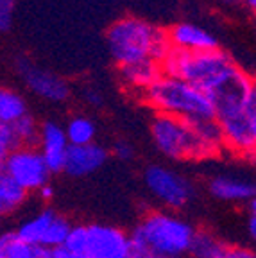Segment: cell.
Returning <instances> with one entry per match:
<instances>
[{
  "label": "cell",
  "mask_w": 256,
  "mask_h": 258,
  "mask_svg": "<svg viewBox=\"0 0 256 258\" xmlns=\"http://www.w3.org/2000/svg\"><path fill=\"white\" fill-rule=\"evenodd\" d=\"M196 226L168 210L147 212L133 228V253L152 254L160 258H183L192 246Z\"/></svg>",
  "instance_id": "cell-1"
},
{
  "label": "cell",
  "mask_w": 256,
  "mask_h": 258,
  "mask_svg": "<svg viewBox=\"0 0 256 258\" xmlns=\"http://www.w3.org/2000/svg\"><path fill=\"white\" fill-rule=\"evenodd\" d=\"M109 54L118 67L151 59L161 63L170 50L167 31L138 16H124L106 32Z\"/></svg>",
  "instance_id": "cell-2"
},
{
  "label": "cell",
  "mask_w": 256,
  "mask_h": 258,
  "mask_svg": "<svg viewBox=\"0 0 256 258\" xmlns=\"http://www.w3.org/2000/svg\"><path fill=\"white\" fill-rule=\"evenodd\" d=\"M140 99L158 115L183 118V120H210L215 118L210 97L176 77L161 76L140 95Z\"/></svg>",
  "instance_id": "cell-3"
},
{
  "label": "cell",
  "mask_w": 256,
  "mask_h": 258,
  "mask_svg": "<svg viewBox=\"0 0 256 258\" xmlns=\"http://www.w3.org/2000/svg\"><path fill=\"white\" fill-rule=\"evenodd\" d=\"M236 64L233 56L222 48L204 50V52H184L170 48L160 63L161 76L176 77L197 86L204 93L217 85Z\"/></svg>",
  "instance_id": "cell-4"
},
{
  "label": "cell",
  "mask_w": 256,
  "mask_h": 258,
  "mask_svg": "<svg viewBox=\"0 0 256 258\" xmlns=\"http://www.w3.org/2000/svg\"><path fill=\"white\" fill-rule=\"evenodd\" d=\"M151 138L160 154L172 161H196L215 158L208 145L204 144L194 120L154 115L151 120Z\"/></svg>",
  "instance_id": "cell-5"
},
{
  "label": "cell",
  "mask_w": 256,
  "mask_h": 258,
  "mask_svg": "<svg viewBox=\"0 0 256 258\" xmlns=\"http://www.w3.org/2000/svg\"><path fill=\"white\" fill-rule=\"evenodd\" d=\"M144 183L154 201L168 212L186 208L196 199V185L184 174L167 165H149L144 170Z\"/></svg>",
  "instance_id": "cell-6"
},
{
  "label": "cell",
  "mask_w": 256,
  "mask_h": 258,
  "mask_svg": "<svg viewBox=\"0 0 256 258\" xmlns=\"http://www.w3.org/2000/svg\"><path fill=\"white\" fill-rule=\"evenodd\" d=\"M2 170L27 194L48 185L52 176L36 147H15L6 158Z\"/></svg>",
  "instance_id": "cell-7"
},
{
  "label": "cell",
  "mask_w": 256,
  "mask_h": 258,
  "mask_svg": "<svg viewBox=\"0 0 256 258\" xmlns=\"http://www.w3.org/2000/svg\"><path fill=\"white\" fill-rule=\"evenodd\" d=\"M84 254L88 258H129L133 254L129 233L111 224H86Z\"/></svg>",
  "instance_id": "cell-8"
},
{
  "label": "cell",
  "mask_w": 256,
  "mask_h": 258,
  "mask_svg": "<svg viewBox=\"0 0 256 258\" xmlns=\"http://www.w3.org/2000/svg\"><path fill=\"white\" fill-rule=\"evenodd\" d=\"M18 72H20L25 86L45 101L65 102L70 97V86L63 77L40 69L36 64H32L31 61H18Z\"/></svg>",
  "instance_id": "cell-9"
},
{
  "label": "cell",
  "mask_w": 256,
  "mask_h": 258,
  "mask_svg": "<svg viewBox=\"0 0 256 258\" xmlns=\"http://www.w3.org/2000/svg\"><path fill=\"white\" fill-rule=\"evenodd\" d=\"M108 158L109 151L97 142L86 145H68L63 172L70 177H86L102 169Z\"/></svg>",
  "instance_id": "cell-10"
},
{
  "label": "cell",
  "mask_w": 256,
  "mask_h": 258,
  "mask_svg": "<svg viewBox=\"0 0 256 258\" xmlns=\"http://www.w3.org/2000/svg\"><path fill=\"white\" fill-rule=\"evenodd\" d=\"M38 151L43 158L45 165L52 174L63 172L65 158H67L68 142L65 137V129L59 122L45 120L40 124V135H38Z\"/></svg>",
  "instance_id": "cell-11"
},
{
  "label": "cell",
  "mask_w": 256,
  "mask_h": 258,
  "mask_svg": "<svg viewBox=\"0 0 256 258\" xmlns=\"http://www.w3.org/2000/svg\"><path fill=\"white\" fill-rule=\"evenodd\" d=\"M208 192L212 198L220 203H229V205H247L256 198L254 181L245 176H236V174H217L208 181Z\"/></svg>",
  "instance_id": "cell-12"
},
{
  "label": "cell",
  "mask_w": 256,
  "mask_h": 258,
  "mask_svg": "<svg viewBox=\"0 0 256 258\" xmlns=\"http://www.w3.org/2000/svg\"><path fill=\"white\" fill-rule=\"evenodd\" d=\"M167 38L170 48H177L184 52H204V50L219 48V40L212 32L190 22L172 25L167 31Z\"/></svg>",
  "instance_id": "cell-13"
},
{
  "label": "cell",
  "mask_w": 256,
  "mask_h": 258,
  "mask_svg": "<svg viewBox=\"0 0 256 258\" xmlns=\"http://www.w3.org/2000/svg\"><path fill=\"white\" fill-rule=\"evenodd\" d=\"M118 76H120L122 85L129 92H133L135 95L140 97L154 81L160 79L161 69H160V63H156V61L144 59V61H138V63L118 67Z\"/></svg>",
  "instance_id": "cell-14"
},
{
  "label": "cell",
  "mask_w": 256,
  "mask_h": 258,
  "mask_svg": "<svg viewBox=\"0 0 256 258\" xmlns=\"http://www.w3.org/2000/svg\"><path fill=\"white\" fill-rule=\"evenodd\" d=\"M56 210L52 208H43L36 212L34 215L27 217L18 224L15 233L32 247H41L45 242V237L48 233V228L52 226L54 219H56Z\"/></svg>",
  "instance_id": "cell-15"
},
{
  "label": "cell",
  "mask_w": 256,
  "mask_h": 258,
  "mask_svg": "<svg viewBox=\"0 0 256 258\" xmlns=\"http://www.w3.org/2000/svg\"><path fill=\"white\" fill-rule=\"evenodd\" d=\"M27 196L22 186H18L11 177L0 170V215H11L27 203Z\"/></svg>",
  "instance_id": "cell-16"
},
{
  "label": "cell",
  "mask_w": 256,
  "mask_h": 258,
  "mask_svg": "<svg viewBox=\"0 0 256 258\" xmlns=\"http://www.w3.org/2000/svg\"><path fill=\"white\" fill-rule=\"evenodd\" d=\"M27 111L24 95L13 88L0 85V125H11Z\"/></svg>",
  "instance_id": "cell-17"
},
{
  "label": "cell",
  "mask_w": 256,
  "mask_h": 258,
  "mask_svg": "<svg viewBox=\"0 0 256 258\" xmlns=\"http://www.w3.org/2000/svg\"><path fill=\"white\" fill-rule=\"evenodd\" d=\"M65 137H67L68 145H86L95 142L97 137V125L92 118L76 115L63 125Z\"/></svg>",
  "instance_id": "cell-18"
},
{
  "label": "cell",
  "mask_w": 256,
  "mask_h": 258,
  "mask_svg": "<svg viewBox=\"0 0 256 258\" xmlns=\"http://www.w3.org/2000/svg\"><path fill=\"white\" fill-rule=\"evenodd\" d=\"M226 244L208 230H196L188 254L192 258H219Z\"/></svg>",
  "instance_id": "cell-19"
},
{
  "label": "cell",
  "mask_w": 256,
  "mask_h": 258,
  "mask_svg": "<svg viewBox=\"0 0 256 258\" xmlns=\"http://www.w3.org/2000/svg\"><path fill=\"white\" fill-rule=\"evenodd\" d=\"M18 147H34L38 144V135H40V124L31 113H25L15 124L9 125Z\"/></svg>",
  "instance_id": "cell-20"
},
{
  "label": "cell",
  "mask_w": 256,
  "mask_h": 258,
  "mask_svg": "<svg viewBox=\"0 0 256 258\" xmlns=\"http://www.w3.org/2000/svg\"><path fill=\"white\" fill-rule=\"evenodd\" d=\"M36 247L29 246L15 231L0 233V258H34Z\"/></svg>",
  "instance_id": "cell-21"
},
{
  "label": "cell",
  "mask_w": 256,
  "mask_h": 258,
  "mask_svg": "<svg viewBox=\"0 0 256 258\" xmlns=\"http://www.w3.org/2000/svg\"><path fill=\"white\" fill-rule=\"evenodd\" d=\"M63 247L76 254L86 253V224H72Z\"/></svg>",
  "instance_id": "cell-22"
},
{
  "label": "cell",
  "mask_w": 256,
  "mask_h": 258,
  "mask_svg": "<svg viewBox=\"0 0 256 258\" xmlns=\"http://www.w3.org/2000/svg\"><path fill=\"white\" fill-rule=\"evenodd\" d=\"M15 147H18L13 138V133L9 125H0V170L4 169V163H6V158L9 156Z\"/></svg>",
  "instance_id": "cell-23"
},
{
  "label": "cell",
  "mask_w": 256,
  "mask_h": 258,
  "mask_svg": "<svg viewBox=\"0 0 256 258\" xmlns=\"http://www.w3.org/2000/svg\"><path fill=\"white\" fill-rule=\"evenodd\" d=\"M15 13V0H0V32L9 31Z\"/></svg>",
  "instance_id": "cell-24"
},
{
  "label": "cell",
  "mask_w": 256,
  "mask_h": 258,
  "mask_svg": "<svg viewBox=\"0 0 256 258\" xmlns=\"http://www.w3.org/2000/svg\"><path fill=\"white\" fill-rule=\"evenodd\" d=\"M111 154L120 161H131L135 158V147L127 140H116L111 147Z\"/></svg>",
  "instance_id": "cell-25"
},
{
  "label": "cell",
  "mask_w": 256,
  "mask_h": 258,
  "mask_svg": "<svg viewBox=\"0 0 256 258\" xmlns=\"http://www.w3.org/2000/svg\"><path fill=\"white\" fill-rule=\"evenodd\" d=\"M219 258H256L254 251L245 246H228L226 244L224 251L220 253Z\"/></svg>",
  "instance_id": "cell-26"
},
{
  "label": "cell",
  "mask_w": 256,
  "mask_h": 258,
  "mask_svg": "<svg viewBox=\"0 0 256 258\" xmlns=\"http://www.w3.org/2000/svg\"><path fill=\"white\" fill-rule=\"evenodd\" d=\"M245 206H249L247 222H245V228H247L249 238H251V240H254V237H256V199H252V201L247 203Z\"/></svg>",
  "instance_id": "cell-27"
},
{
  "label": "cell",
  "mask_w": 256,
  "mask_h": 258,
  "mask_svg": "<svg viewBox=\"0 0 256 258\" xmlns=\"http://www.w3.org/2000/svg\"><path fill=\"white\" fill-rule=\"evenodd\" d=\"M84 101L88 102V104H92V106H102V95L100 93H97L95 90H84Z\"/></svg>",
  "instance_id": "cell-28"
},
{
  "label": "cell",
  "mask_w": 256,
  "mask_h": 258,
  "mask_svg": "<svg viewBox=\"0 0 256 258\" xmlns=\"http://www.w3.org/2000/svg\"><path fill=\"white\" fill-rule=\"evenodd\" d=\"M52 258H88V256H86V254H76V253L65 249V247L61 246V247L52 249Z\"/></svg>",
  "instance_id": "cell-29"
},
{
  "label": "cell",
  "mask_w": 256,
  "mask_h": 258,
  "mask_svg": "<svg viewBox=\"0 0 256 258\" xmlns=\"http://www.w3.org/2000/svg\"><path fill=\"white\" fill-rule=\"evenodd\" d=\"M38 196H40L43 201H50V199L54 198V186L48 183V185H45V186H41L40 190H38Z\"/></svg>",
  "instance_id": "cell-30"
},
{
  "label": "cell",
  "mask_w": 256,
  "mask_h": 258,
  "mask_svg": "<svg viewBox=\"0 0 256 258\" xmlns=\"http://www.w3.org/2000/svg\"><path fill=\"white\" fill-rule=\"evenodd\" d=\"M34 258H52V251L45 247H36L34 249Z\"/></svg>",
  "instance_id": "cell-31"
},
{
  "label": "cell",
  "mask_w": 256,
  "mask_h": 258,
  "mask_svg": "<svg viewBox=\"0 0 256 258\" xmlns=\"http://www.w3.org/2000/svg\"><path fill=\"white\" fill-rule=\"evenodd\" d=\"M240 4H244L245 8H249L251 11H254V8H256V0H242Z\"/></svg>",
  "instance_id": "cell-32"
},
{
  "label": "cell",
  "mask_w": 256,
  "mask_h": 258,
  "mask_svg": "<svg viewBox=\"0 0 256 258\" xmlns=\"http://www.w3.org/2000/svg\"><path fill=\"white\" fill-rule=\"evenodd\" d=\"M129 258H160V256H152V254H144V253H133Z\"/></svg>",
  "instance_id": "cell-33"
},
{
  "label": "cell",
  "mask_w": 256,
  "mask_h": 258,
  "mask_svg": "<svg viewBox=\"0 0 256 258\" xmlns=\"http://www.w3.org/2000/svg\"><path fill=\"white\" fill-rule=\"evenodd\" d=\"M224 2H229V4H240L242 0H224Z\"/></svg>",
  "instance_id": "cell-34"
},
{
  "label": "cell",
  "mask_w": 256,
  "mask_h": 258,
  "mask_svg": "<svg viewBox=\"0 0 256 258\" xmlns=\"http://www.w3.org/2000/svg\"><path fill=\"white\" fill-rule=\"evenodd\" d=\"M0 233H2V215H0Z\"/></svg>",
  "instance_id": "cell-35"
}]
</instances>
